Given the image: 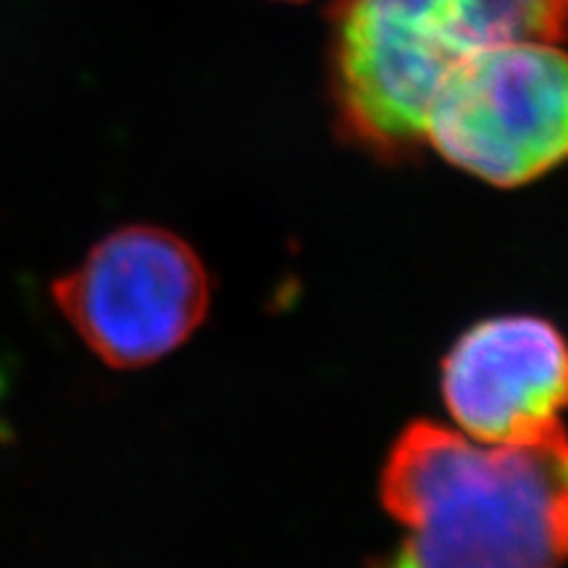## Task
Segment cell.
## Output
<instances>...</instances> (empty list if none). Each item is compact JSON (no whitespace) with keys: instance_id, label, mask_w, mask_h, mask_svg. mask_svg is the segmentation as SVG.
Listing matches in <instances>:
<instances>
[{"instance_id":"1","label":"cell","mask_w":568,"mask_h":568,"mask_svg":"<svg viewBox=\"0 0 568 568\" xmlns=\"http://www.w3.org/2000/svg\"><path fill=\"white\" fill-rule=\"evenodd\" d=\"M382 506L408 535L366 568H566L568 432L481 445L432 422L389 450Z\"/></svg>"},{"instance_id":"2","label":"cell","mask_w":568,"mask_h":568,"mask_svg":"<svg viewBox=\"0 0 568 568\" xmlns=\"http://www.w3.org/2000/svg\"><path fill=\"white\" fill-rule=\"evenodd\" d=\"M568 0H343L335 92L339 124L376 159L403 161L424 142L447 74L510 42H566Z\"/></svg>"},{"instance_id":"3","label":"cell","mask_w":568,"mask_h":568,"mask_svg":"<svg viewBox=\"0 0 568 568\" xmlns=\"http://www.w3.org/2000/svg\"><path fill=\"white\" fill-rule=\"evenodd\" d=\"M424 140L447 163L495 187H521L568 161V53L510 42L447 74Z\"/></svg>"},{"instance_id":"4","label":"cell","mask_w":568,"mask_h":568,"mask_svg":"<svg viewBox=\"0 0 568 568\" xmlns=\"http://www.w3.org/2000/svg\"><path fill=\"white\" fill-rule=\"evenodd\" d=\"M71 329L105 366L166 358L203 324L211 280L197 253L159 226H122L51 287Z\"/></svg>"},{"instance_id":"5","label":"cell","mask_w":568,"mask_h":568,"mask_svg":"<svg viewBox=\"0 0 568 568\" xmlns=\"http://www.w3.org/2000/svg\"><path fill=\"white\" fill-rule=\"evenodd\" d=\"M443 397L474 443H531L568 408L566 337L539 316L485 318L443 358Z\"/></svg>"}]
</instances>
